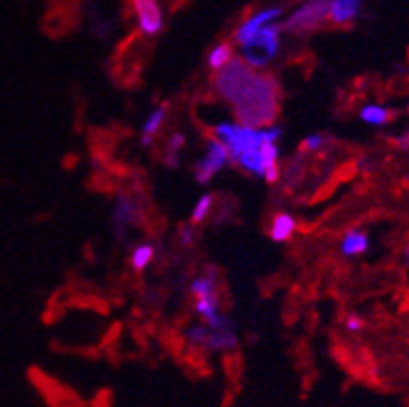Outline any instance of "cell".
<instances>
[{"instance_id": "6da1fadb", "label": "cell", "mask_w": 409, "mask_h": 407, "mask_svg": "<svg viewBox=\"0 0 409 407\" xmlns=\"http://www.w3.org/2000/svg\"><path fill=\"white\" fill-rule=\"evenodd\" d=\"M219 94L233 106L241 125L262 127L279 112V86L266 73L256 71L245 60L231 58L216 77Z\"/></svg>"}, {"instance_id": "7a4b0ae2", "label": "cell", "mask_w": 409, "mask_h": 407, "mask_svg": "<svg viewBox=\"0 0 409 407\" xmlns=\"http://www.w3.org/2000/svg\"><path fill=\"white\" fill-rule=\"evenodd\" d=\"M279 44H281V27L275 23H266L251 38L241 42L243 60L249 62L251 66H256V69L266 66L272 58H275Z\"/></svg>"}, {"instance_id": "3957f363", "label": "cell", "mask_w": 409, "mask_h": 407, "mask_svg": "<svg viewBox=\"0 0 409 407\" xmlns=\"http://www.w3.org/2000/svg\"><path fill=\"white\" fill-rule=\"evenodd\" d=\"M330 9V0H310L299 7L285 23V29L291 34H308L322 25Z\"/></svg>"}, {"instance_id": "277c9868", "label": "cell", "mask_w": 409, "mask_h": 407, "mask_svg": "<svg viewBox=\"0 0 409 407\" xmlns=\"http://www.w3.org/2000/svg\"><path fill=\"white\" fill-rule=\"evenodd\" d=\"M227 158H229L227 146H225L223 142H219V140L210 142V144H208V150H206V156H203V158L197 162V166H195V179H197L199 183L206 185V183L225 166Z\"/></svg>"}, {"instance_id": "5b68a950", "label": "cell", "mask_w": 409, "mask_h": 407, "mask_svg": "<svg viewBox=\"0 0 409 407\" xmlns=\"http://www.w3.org/2000/svg\"><path fill=\"white\" fill-rule=\"evenodd\" d=\"M133 7L138 11L140 27L144 34L154 36L162 27V13L156 0H133Z\"/></svg>"}, {"instance_id": "8992f818", "label": "cell", "mask_w": 409, "mask_h": 407, "mask_svg": "<svg viewBox=\"0 0 409 407\" xmlns=\"http://www.w3.org/2000/svg\"><path fill=\"white\" fill-rule=\"evenodd\" d=\"M281 15V9H266L262 13H256L249 21H245L239 32H237V42H245L247 38H251L260 27H264L266 23H272Z\"/></svg>"}, {"instance_id": "52a82bcc", "label": "cell", "mask_w": 409, "mask_h": 407, "mask_svg": "<svg viewBox=\"0 0 409 407\" xmlns=\"http://www.w3.org/2000/svg\"><path fill=\"white\" fill-rule=\"evenodd\" d=\"M362 0H330V19L334 23H347L360 13Z\"/></svg>"}, {"instance_id": "ba28073f", "label": "cell", "mask_w": 409, "mask_h": 407, "mask_svg": "<svg viewBox=\"0 0 409 407\" xmlns=\"http://www.w3.org/2000/svg\"><path fill=\"white\" fill-rule=\"evenodd\" d=\"M368 247H370V239L362 231H349L343 237V241H340V251L345 256H360V254L368 251Z\"/></svg>"}, {"instance_id": "9c48e42d", "label": "cell", "mask_w": 409, "mask_h": 407, "mask_svg": "<svg viewBox=\"0 0 409 407\" xmlns=\"http://www.w3.org/2000/svg\"><path fill=\"white\" fill-rule=\"evenodd\" d=\"M133 223H135V204L127 197H121L114 208V225H116L119 233H123Z\"/></svg>"}, {"instance_id": "30bf717a", "label": "cell", "mask_w": 409, "mask_h": 407, "mask_svg": "<svg viewBox=\"0 0 409 407\" xmlns=\"http://www.w3.org/2000/svg\"><path fill=\"white\" fill-rule=\"evenodd\" d=\"M362 121L368 123V125H374V127H382L386 125L391 119H393V110L384 108V106H378V104H368L362 108L360 112Z\"/></svg>"}, {"instance_id": "8fae6325", "label": "cell", "mask_w": 409, "mask_h": 407, "mask_svg": "<svg viewBox=\"0 0 409 407\" xmlns=\"http://www.w3.org/2000/svg\"><path fill=\"white\" fill-rule=\"evenodd\" d=\"M295 231V221L293 217L289 214H279L272 223V229H270V237L275 241H287L291 237V233Z\"/></svg>"}, {"instance_id": "7c38bea8", "label": "cell", "mask_w": 409, "mask_h": 407, "mask_svg": "<svg viewBox=\"0 0 409 407\" xmlns=\"http://www.w3.org/2000/svg\"><path fill=\"white\" fill-rule=\"evenodd\" d=\"M164 116H166V106H160V108H156V110L148 116V121L144 123V129H142V142H144L146 146L152 142V138L158 133V129H160V125H162Z\"/></svg>"}, {"instance_id": "4fadbf2b", "label": "cell", "mask_w": 409, "mask_h": 407, "mask_svg": "<svg viewBox=\"0 0 409 407\" xmlns=\"http://www.w3.org/2000/svg\"><path fill=\"white\" fill-rule=\"evenodd\" d=\"M152 258H154V247L152 245H138V247H135V251H133V258H131L133 268L135 270H144L152 262Z\"/></svg>"}, {"instance_id": "5bb4252c", "label": "cell", "mask_w": 409, "mask_h": 407, "mask_svg": "<svg viewBox=\"0 0 409 407\" xmlns=\"http://www.w3.org/2000/svg\"><path fill=\"white\" fill-rule=\"evenodd\" d=\"M231 60V48L227 44H221L216 46L212 52H210V58H208V64L212 66V69H221L223 64H227Z\"/></svg>"}, {"instance_id": "9a60e30c", "label": "cell", "mask_w": 409, "mask_h": 407, "mask_svg": "<svg viewBox=\"0 0 409 407\" xmlns=\"http://www.w3.org/2000/svg\"><path fill=\"white\" fill-rule=\"evenodd\" d=\"M210 206H212V195H201L199 201L195 204L193 212H191V221H193V223L206 221V217H208V212H210Z\"/></svg>"}, {"instance_id": "2e32d148", "label": "cell", "mask_w": 409, "mask_h": 407, "mask_svg": "<svg viewBox=\"0 0 409 407\" xmlns=\"http://www.w3.org/2000/svg\"><path fill=\"white\" fill-rule=\"evenodd\" d=\"M183 144H185V138L181 133H177V135H173V140L169 142V148H166V154H169V162L173 164V166H177V158H179V150L183 148Z\"/></svg>"}, {"instance_id": "e0dca14e", "label": "cell", "mask_w": 409, "mask_h": 407, "mask_svg": "<svg viewBox=\"0 0 409 407\" xmlns=\"http://www.w3.org/2000/svg\"><path fill=\"white\" fill-rule=\"evenodd\" d=\"M322 146H324L322 135H310V138L306 140V144H303V148H308V150H320Z\"/></svg>"}, {"instance_id": "ac0fdd59", "label": "cell", "mask_w": 409, "mask_h": 407, "mask_svg": "<svg viewBox=\"0 0 409 407\" xmlns=\"http://www.w3.org/2000/svg\"><path fill=\"white\" fill-rule=\"evenodd\" d=\"M395 144H397V148L399 150H409V131H405V133H401V135H397L395 138Z\"/></svg>"}, {"instance_id": "d6986e66", "label": "cell", "mask_w": 409, "mask_h": 407, "mask_svg": "<svg viewBox=\"0 0 409 407\" xmlns=\"http://www.w3.org/2000/svg\"><path fill=\"white\" fill-rule=\"evenodd\" d=\"M362 324H364V322H362L358 316H349V318H347V328H349V330H354V332H356V330H360V328H362Z\"/></svg>"}, {"instance_id": "ffe728a7", "label": "cell", "mask_w": 409, "mask_h": 407, "mask_svg": "<svg viewBox=\"0 0 409 407\" xmlns=\"http://www.w3.org/2000/svg\"><path fill=\"white\" fill-rule=\"evenodd\" d=\"M191 235H193V231L185 227V229H183V241H185V243H187V241H191Z\"/></svg>"}]
</instances>
